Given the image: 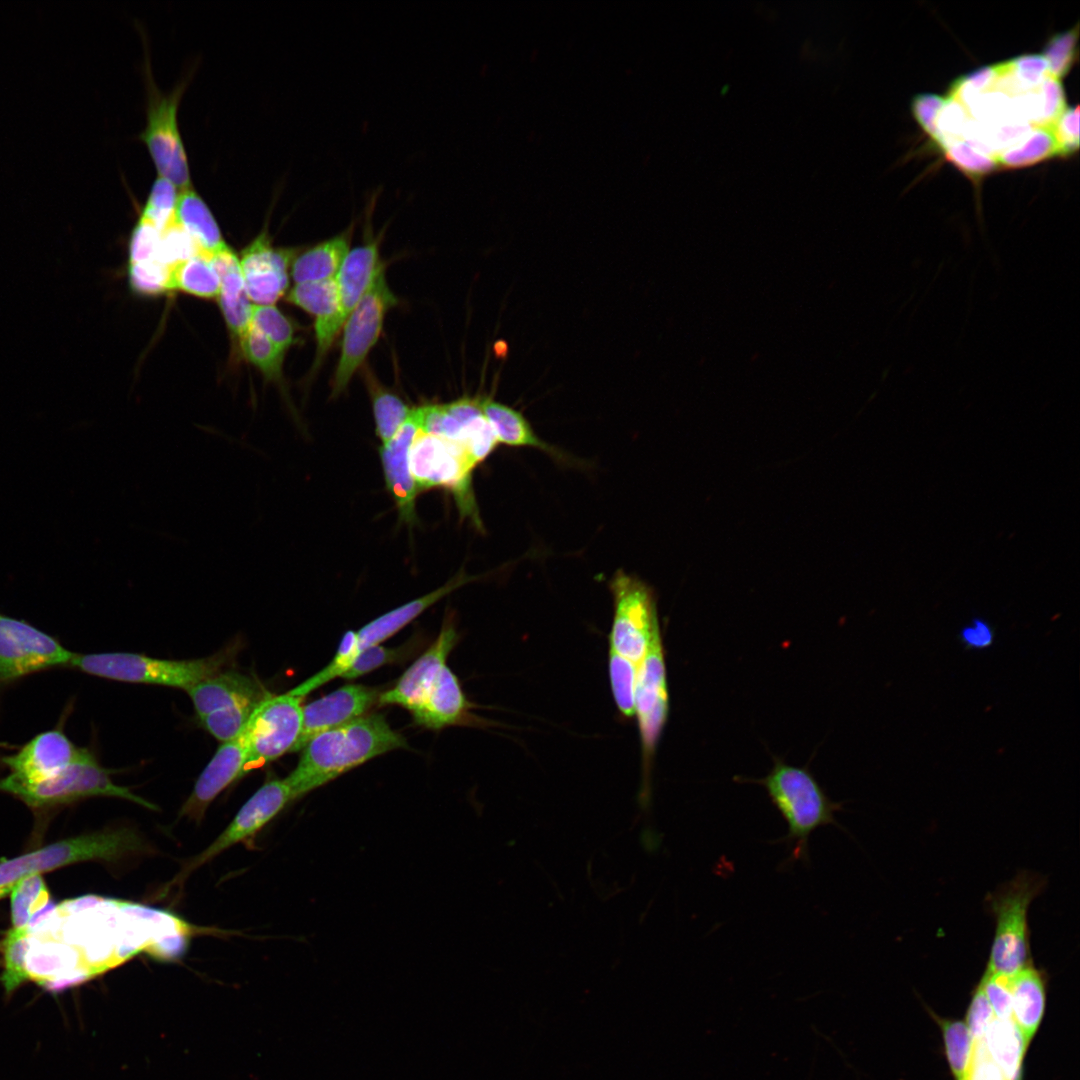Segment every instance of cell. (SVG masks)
<instances>
[{
  "mask_svg": "<svg viewBox=\"0 0 1080 1080\" xmlns=\"http://www.w3.org/2000/svg\"><path fill=\"white\" fill-rule=\"evenodd\" d=\"M406 747L405 738L383 715H364L312 738L284 780L294 800L379 755Z\"/></svg>",
  "mask_w": 1080,
  "mask_h": 1080,
  "instance_id": "cell-1",
  "label": "cell"
},
{
  "mask_svg": "<svg viewBox=\"0 0 1080 1080\" xmlns=\"http://www.w3.org/2000/svg\"><path fill=\"white\" fill-rule=\"evenodd\" d=\"M737 780L762 786L786 822L787 834L777 841L790 850L781 864L783 868L798 861L810 863L809 839L815 830L829 825L841 827L835 813L842 810L843 803L833 801L806 766L790 765L776 757L765 777Z\"/></svg>",
  "mask_w": 1080,
  "mask_h": 1080,
  "instance_id": "cell-2",
  "label": "cell"
},
{
  "mask_svg": "<svg viewBox=\"0 0 1080 1080\" xmlns=\"http://www.w3.org/2000/svg\"><path fill=\"white\" fill-rule=\"evenodd\" d=\"M240 650V642L231 643L208 657L168 660L146 655L106 652L73 654L68 668L83 673L130 683L155 684L187 690L199 681L227 669Z\"/></svg>",
  "mask_w": 1080,
  "mask_h": 1080,
  "instance_id": "cell-3",
  "label": "cell"
},
{
  "mask_svg": "<svg viewBox=\"0 0 1080 1080\" xmlns=\"http://www.w3.org/2000/svg\"><path fill=\"white\" fill-rule=\"evenodd\" d=\"M142 839L130 829L71 837L0 862V899L35 874L87 860H115L143 850Z\"/></svg>",
  "mask_w": 1080,
  "mask_h": 1080,
  "instance_id": "cell-4",
  "label": "cell"
},
{
  "mask_svg": "<svg viewBox=\"0 0 1080 1080\" xmlns=\"http://www.w3.org/2000/svg\"><path fill=\"white\" fill-rule=\"evenodd\" d=\"M112 771L102 767L89 749L54 776L36 783H22L3 777L0 792L10 794L35 809L52 808L94 797L123 798L149 809L157 807L134 794L129 788L116 785L111 779Z\"/></svg>",
  "mask_w": 1080,
  "mask_h": 1080,
  "instance_id": "cell-5",
  "label": "cell"
},
{
  "mask_svg": "<svg viewBox=\"0 0 1080 1080\" xmlns=\"http://www.w3.org/2000/svg\"><path fill=\"white\" fill-rule=\"evenodd\" d=\"M1044 885L1040 875L1021 872L987 897L996 929L986 971L1012 976L1032 964L1027 915Z\"/></svg>",
  "mask_w": 1080,
  "mask_h": 1080,
  "instance_id": "cell-6",
  "label": "cell"
},
{
  "mask_svg": "<svg viewBox=\"0 0 1080 1080\" xmlns=\"http://www.w3.org/2000/svg\"><path fill=\"white\" fill-rule=\"evenodd\" d=\"M409 465L419 492L446 490L454 497L461 517L483 529L473 490L476 466L460 445L419 430L410 447Z\"/></svg>",
  "mask_w": 1080,
  "mask_h": 1080,
  "instance_id": "cell-7",
  "label": "cell"
},
{
  "mask_svg": "<svg viewBox=\"0 0 1080 1080\" xmlns=\"http://www.w3.org/2000/svg\"><path fill=\"white\" fill-rule=\"evenodd\" d=\"M609 588L614 605L609 647L638 666L660 628L655 593L639 577L623 570L614 574Z\"/></svg>",
  "mask_w": 1080,
  "mask_h": 1080,
  "instance_id": "cell-8",
  "label": "cell"
},
{
  "mask_svg": "<svg viewBox=\"0 0 1080 1080\" xmlns=\"http://www.w3.org/2000/svg\"><path fill=\"white\" fill-rule=\"evenodd\" d=\"M146 124L139 134L159 176L181 191L192 187L190 167L179 131L177 113L184 82L163 93L149 80Z\"/></svg>",
  "mask_w": 1080,
  "mask_h": 1080,
  "instance_id": "cell-9",
  "label": "cell"
},
{
  "mask_svg": "<svg viewBox=\"0 0 1080 1080\" xmlns=\"http://www.w3.org/2000/svg\"><path fill=\"white\" fill-rule=\"evenodd\" d=\"M397 302L382 269L344 323L340 356L332 380L333 397L346 389L363 365L380 337L386 313Z\"/></svg>",
  "mask_w": 1080,
  "mask_h": 1080,
  "instance_id": "cell-10",
  "label": "cell"
},
{
  "mask_svg": "<svg viewBox=\"0 0 1080 1080\" xmlns=\"http://www.w3.org/2000/svg\"><path fill=\"white\" fill-rule=\"evenodd\" d=\"M669 712V695L665 654L660 628L650 643L649 649L638 665L635 693V716L638 719L642 771L643 794L650 793V775L659 739L665 727Z\"/></svg>",
  "mask_w": 1080,
  "mask_h": 1080,
  "instance_id": "cell-11",
  "label": "cell"
},
{
  "mask_svg": "<svg viewBox=\"0 0 1080 1080\" xmlns=\"http://www.w3.org/2000/svg\"><path fill=\"white\" fill-rule=\"evenodd\" d=\"M73 654L55 636L0 613V685L67 667Z\"/></svg>",
  "mask_w": 1080,
  "mask_h": 1080,
  "instance_id": "cell-12",
  "label": "cell"
},
{
  "mask_svg": "<svg viewBox=\"0 0 1080 1080\" xmlns=\"http://www.w3.org/2000/svg\"><path fill=\"white\" fill-rule=\"evenodd\" d=\"M302 720L301 697L287 692L263 699L244 728L247 739L244 774L291 752L300 736Z\"/></svg>",
  "mask_w": 1080,
  "mask_h": 1080,
  "instance_id": "cell-13",
  "label": "cell"
},
{
  "mask_svg": "<svg viewBox=\"0 0 1080 1080\" xmlns=\"http://www.w3.org/2000/svg\"><path fill=\"white\" fill-rule=\"evenodd\" d=\"M71 713L68 704L57 724L32 737L11 753L0 756L11 780L36 783L50 778L77 760L85 747L77 746L66 734L65 723Z\"/></svg>",
  "mask_w": 1080,
  "mask_h": 1080,
  "instance_id": "cell-14",
  "label": "cell"
},
{
  "mask_svg": "<svg viewBox=\"0 0 1080 1080\" xmlns=\"http://www.w3.org/2000/svg\"><path fill=\"white\" fill-rule=\"evenodd\" d=\"M292 800L290 788L284 779L265 782L239 809L226 829L187 865L182 875L256 834Z\"/></svg>",
  "mask_w": 1080,
  "mask_h": 1080,
  "instance_id": "cell-15",
  "label": "cell"
},
{
  "mask_svg": "<svg viewBox=\"0 0 1080 1080\" xmlns=\"http://www.w3.org/2000/svg\"><path fill=\"white\" fill-rule=\"evenodd\" d=\"M296 255L292 248L273 247L266 230L241 253L245 290L255 305H273L288 288V268Z\"/></svg>",
  "mask_w": 1080,
  "mask_h": 1080,
  "instance_id": "cell-16",
  "label": "cell"
},
{
  "mask_svg": "<svg viewBox=\"0 0 1080 1080\" xmlns=\"http://www.w3.org/2000/svg\"><path fill=\"white\" fill-rule=\"evenodd\" d=\"M380 693L360 684H347L303 706L300 736L291 752L301 751L316 735L364 716Z\"/></svg>",
  "mask_w": 1080,
  "mask_h": 1080,
  "instance_id": "cell-17",
  "label": "cell"
},
{
  "mask_svg": "<svg viewBox=\"0 0 1080 1080\" xmlns=\"http://www.w3.org/2000/svg\"><path fill=\"white\" fill-rule=\"evenodd\" d=\"M458 641V633L449 620L444 622L432 645L411 664L396 685L380 694V705H398L414 712L422 703L447 658Z\"/></svg>",
  "mask_w": 1080,
  "mask_h": 1080,
  "instance_id": "cell-18",
  "label": "cell"
},
{
  "mask_svg": "<svg viewBox=\"0 0 1080 1080\" xmlns=\"http://www.w3.org/2000/svg\"><path fill=\"white\" fill-rule=\"evenodd\" d=\"M419 430L418 413L414 408L395 435L379 450L386 487L396 503L400 519L409 525L416 521L419 494L410 471L409 452Z\"/></svg>",
  "mask_w": 1080,
  "mask_h": 1080,
  "instance_id": "cell-19",
  "label": "cell"
},
{
  "mask_svg": "<svg viewBox=\"0 0 1080 1080\" xmlns=\"http://www.w3.org/2000/svg\"><path fill=\"white\" fill-rule=\"evenodd\" d=\"M247 739L244 732L222 742L199 775L195 786L183 804L180 815L200 820L210 803L232 782L244 775Z\"/></svg>",
  "mask_w": 1080,
  "mask_h": 1080,
  "instance_id": "cell-20",
  "label": "cell"
},
{
  "mask_svg": "<svg viewBox=\"0 0 1080 1080\" xmlns=\"http://www.w3.org/2000/svg\"><path fill=\"white\" fill-rule=\"evenodd\" d=\"M287 301L314 316L316 362L319 363L345 323L340 313L335 277L298 283L288 292Z\"/></svg>",
  "mask_w": 1080,
  "mask_h": 1080,
  "instance_id": "cell-21",
  "label": "cell"
},
{
  "mask_svg": "<svg viewBox=\"0 0 1080 1080\" xmlns=\"http://www.w3.org/2000/svg\"><path fill=\"white\" fill-rule=\"evenodd\" d=\"M198 718L244 703H260L270 695L248 674L224 669L186 690Z\"/></svg>",
  "mask_w": 1080,
  "mask_h": 1080,
  "instance_id": "cell-22",
  "label": "cell"
},
{
  "mask_svg": "<svg viewBox=\"0 0 1080 1080\" xmlns=\"http://www.w3.org/2000/svg\"><path fill=\"white\" fill-rule=\"evenodd\" d=\"M220 278L219 306L234 342H239L251 323L250 300L245 290L240 262L226 246L211 255Z\"/></svg>",
  "mask_w": 1080,
  "mask_h": 1080,
  "instance_id": "cell-23",
  "label": "cell"
},
{
  "mask_svg": "<svg viewBox=\"0 0 1080 1080\" xmlns=\"http://www.w3.org/2000/svg\"><path fill=\"white\" fill-rule=\"evenodd\" d=\"M382 269L384 265L380 260L378 240L367 241L348 251L335 276L344 321Z\"/></svg>",
  "mask_w": 1080,
  "mask_h": 1080,
  "instance_id": "cell-24",
  "label": "cell"
},
{
  "mask_svg": "<svg viewBox=\"0 0 1080 1080\" xmlns=\"http://www.w3.org/2000/svg\"><path fill=\"white\" fill-rule=\"evenodd\" d=\"M469 703L456 675L445 665L420 706L411 714L415 723L429 729H442L462 721Z\"/></svg>",
  "mask_w": 1080,
  "mask_h": 1080,
  "instance_id": "cell-25",
  "label": "cell"
},
{
  "mask_svg": "<svg viewBox=\"0 0 1080 1080\" xmlns=\"http://www.w3.org/2000/svg\"><path fill=\"white\" fill-rule=\"evenodd\" d=\"M473 580L474 577L458 574L445 585L370 621L356 631L358 652L378 645L393 636L438 600Z\"/></svg>",
  "mask_w": 1080,
  "mask_h": 1080,
  "instance_id": "cell-26",
  "label": "cell"
},
{
  "mask_svg": "<svg viewBox=\"0 0 1080 1080\" xmlns=\"http://www.w3.org/2000/svg\"><path fill=\"white\" fill-rule=\"evenodd\" d=\"M1012 998V1020L1029 1045L1042 1021L1046 987L1043 975L1033 964L1008 976Z\"/></svg>",
  "mask_w": 1080,
  "mask_h": 1080,
  "instance_id": "cell-27",
  "label": "cell"
},
{
  "mask_svg": "<svg viewBox=\"0 0 1080 1080\" xmlns=\"http://www.w3.org/2000/svg\"><path fill=\"white\" fill-rule=\"evenodd\" d=\"M481 399L463 396L444 404L447 411L461 424L458 444L475 466L485 461L499 444L483 414Z\"/></svg>",
  "mask_w": 1080,
  "mask_h": 1080,
  "instance_id": "cell-28",
  "label": "cell"
},
{
  "mask_svg": "<svg viewBox=\"0 0 1080 1080\" xmlns=\"http://www.w3.org/2000/svg\"><path fill=\"white\" fill-rule=\"evenodd\" d=\"M481 408L499 444L530 447L563 459L561 452L537 436L518 410L490 398L481 399Z\"/></svg>",
  "mask_w": 1080,
  "mask_h": 1080,
  "instance_id": "cell-29",
  "label": "cell"
},
{
  "mask_svg": "<svg viewBox=\"0 0 1080 1080\" xmlns=\"http://www.w3.org/2000/svg\"><path fill=\"white\" fill-rule=\"evenodd\" d=\"M352 234L353 225L298 254L291 263V276L296 284L335 277L349 251Z\"/></svg>",
  "mask_w": 1080,
  "mask_h": 1080,
  "instance_id": "cell-30",
  "label": "cell"
},
{
  "mask_svg": "<svg viewBox=\"0 0 1080 1080\" xmlns=\"http://www.w3.org/2000/svg\"><path fill=\"white\" fill-rule=\"evenodd\" d=\"M176 217L197 244L200 254L210 257L227 246L210 208L193 186L179 191Z\"/></svg>",
  "mask_w": 1080,
  "mask_h": 1080,
  "instance_id": "cell-31",
  "label": "cell"
},
{
  "mask_svg": "<svg viewBox=\"0 0 1080 1080\" xmlns=\"http://www.w3.org/2000/svg\"><path fill=\"white\" fill-rule=\"evenodd\" d=\"M982 1040L989 1056L1007 1080H1021L1028 1044L1013 1020L994 1018Z\"/></svg>",
  "mask_w": 1080,
  "mask_h": 1080,
  "instance_id": "cell-32",
  "label": "cell"
},
{
  "mask_svg": "<svg viewBox=\"0 0 1080 1080\" xmlns=\"http://www.w3.org/2000/svg\"><path fill=\"white\" fill-rule=\"evenodd\" d=\"M171 285L172 290L204 299L218 298L220 293L219 275L210 257L200 253L172 267Z\"/></svg>",
  "mask_w": 1080,
  "mask_h": 1080,
  "instance_id": "cell-33",
  "label": "cell"
},
{
  "mask_svg": "<svg viewBox=\"0 0 1080 1080\" xmlns=\"http://www.w3.org/2000/svg\"><path fill=\"white\" fill-rule=\"evenodd\" d=\"M366 380L372 402L376 435L384 444L408 419L412 409L396 393L378 383L372 375L367 374Z\"/></svg>",
  "mask_w": 1080,
  "mask_h": 1080,
  "instance_id": "cell-34",
  "label": "cell"
},
{
  "mask_svg": "<svg viewBox=\"0 0 1080 1080\" xmlns=\"http://www.w3.org/2000/svg\"><path fill=\"white\" fill-rule=\"evenodd\" d=\"M12 928H29L50 904L49 890L40 874L27 877L10 892Z\"/></svg>",
  "mask_w": 1080,
  "mask_h": 1080,
  "instance_id": "cell-35",
  "label": "cell"
},
{
  "mask_svg": "<svg viewBox=\"0 0 1080 1080\" xmlns=\"http://www.w3.org/2000/svg\"><path fill=\"white\" fill-rule=\"evenodd\" d=\"M241 353L267 379L279 380L285 353L251 323L239 341Z\"/></svg>",
  "mask_w": 1080,
  "mask_h": 1080,
  "instance_id": "cell-36",
  "label": "cell"
},
{
  "mask_svg": "<svg viewBox=\"0 0 1080 1080\" xmlns=\"http://www.w3.org/2000/svg\"><path fill=\"white\" fill-rule=\"evenodd\" d=\"M945 1053L955 1080H967L974 1052V1040L963 1021L937 1018Z\"/></svg>",
  "mask_w": 1080,
  "mask_h": 1080,
  "instance_id": "cell-37",
  "label": "cell"
},
{
  "mask_svg": "<svg viewBox=\"0 0 1080 1080\" xmlns=\"http://www.w3.org/2000/svg\"><path fill=\"white\" fill-rule=\"evenodd\" d=\"M638 666L609 648V677L615 704L625 718L635 716Z\"/></svg>",
  "mask_w": 1080,
  "mask_h": 1080,
  "instance_id": "cell-38",
  "label": "cell"
},
{
  "mask_svg": "<svg viewBox=\"0 0 1080 1080\" xmlns=\"http://www.w3.org/2000/svg\"><path fill=\"white\" fill-rule=\"evenodd\" d=\"M1057 153L1058 147L1051 130L1035 128L1033 133L1023 140V144L1003 150L994 159L1005 167H1021Z\"/></svg>",
  "mask_w": 1080,
  "mask_h": 1080,
  "instance_id": "cell-39",
  "label": "cell"
},
{
  "mask_svg": "<svg viewBox=\"0 0 1080 1080\" xmlns=\"http://www.w3.org/2000/svg\"><path fill=\"white\" fill-rule=\"evenodd\" d=\"M358 654L356 631H347L343 635L337 652L329 664L288 692L303 698L334 678L342 677L351 667Z\"/></svg>",
  "mask_w": 1080,
  "mask_h": 1080,
  "instance_id": "cell-40",
  "label": "cell"
},
{
  "mask_svg": "<svg viewBox=\"0 0 1080 1080\" xmlns=\"http://www.w3.org/2000/svg\"><path fill=\"white\" fill-rule=\"evenodd\" d=\"M28 939L29 928H11L3 940V971L0 981L7 995L27 982L25 955L29 945Z\"/></svg>",
  "mask_w": 1080,
  "mask_h": 1080,
  "instance_id": "cell-41",
  "label": "cell"
},
{
  "mask_svg": "<svg viewBox=\"0 0 1080 1080\" xmlns=\"http://www.w3.org/2000/svg\"><path fill=\"white\" fill-rule=\"evenodd\" d=\"M251 324L284 353L297 342L295 324L274 305L252 304Z\"/></svg>",
  "mask_w": 1080,
  "mask_h": 1080,
  "instance_id": "cell-42",
  "label": "cell"
},
{
  "mask_svg": "<svg viewBox=\"0 0 1080 1080\" xmlns=\"http://www.w3.org/2000/svg\"><path fill=\"white\" fill-rule=\"evenodd\" d=\"M172 268L156 259L129 264L131 289L141 296H160L172 290Z\"/></svg>",
  "mask_w": 1080,
  "mask_h": 1080,
  "instance_id": "cell-43",
  "label": "cell"
},
{
  "mask_svg": "<svg viewBox=\"0 0 1080 1080\" xmlns=\"http://www.w3.org/2000/svg\"><path fill=\"white\" fill-rule=\"evenodd\" d=\"M200 253L191 236L181 226L177 217L166 224L160 232V240L155 259L173 267Z\"/></svg>",
  "mask_w": 1080,
  "mask_h": 1080,
  "instance_id": "cell-44",
  "label": "cell"
},
{
  "mask_svg": "<svg viewBox=\"0 0 1080 1080\" xmlns=\"http://www.w3.org/2000/svg\"><path fill=\"white\" fill-rule=\"evenodd\" d=\"M167 179L157 176L154 180L141 217L162 229L176 217V206L179 192Z\"/></svg>",
  "mask_w": 1080,
  "mask_h": 1080,
  "instance_id": "cell-45",
  "label": "cell"
},
{
  "mask_svg": "<svg viewBox=\"0 0 1080 1080\" xmlns=\"http://www.w3.org/2000/svg\"><path fill=\"white\" fill-rule=\"evenodd\" d=\"M412 649V646L408 643L396 648H388L380 644L371 646L357 655L351 667L342 677L345 679L358 678L383 665L400 661L402 658L407 657Z\"/></svg>",
  "mask_w": 1080,
  "mask_h": 1080,
  "instance_id": "cell-46",
  "label": "cell"
},
{
  "mask_svg": "<svg viewBox=\"0 0 1080 1080\" xmlns=\"http://www.w3.org/2000/svg\"><path fill=\"white\" fill-rule=\"evenodd\" d=\"M942 147L948 160L973 177L988 173L997 164L993 157L976 150L966 141L953 140Z\"/></svg>",
  "mask_w": 1080,
  "mask_h": 1080,
  "instance_id": "cell-47",
  "label": "cell"
},
{
  "mask_svg": "<svg viewBox=\"0 0 1080 1080\" xmlns=\"http://www.w3.org/2000/svg\"><path fill=\"white\" fill-rule=\"evenodd\" d=\"M1078 27L1060 34L1054 35L1044 48L1043 57L1048 63L1050 74L1057 79L1062 77L1071 67L1075 56Z\"/></svg>",
  "mask_w": 1080,
  "mask_h": 1080,
  "instance_id": "cell-48",
  "label": "cell"
},
{
  "mask_svg": "<svg viewBox=\"0 0 1080 1080\" xmlns=\"http://www.w3.org/2000/svg\"><path fill=\"white\" fill-rule=\"evenodd\" d=\"M160 232L155 224L140 217L129 242V264L155 259L160 240Z\"/></svg>",
  "mask_w": 1080,
  "mask_h": 1080,
  "instance_id": "cell-49",
  "label": "cell"
},
{
  "mask_svg": "<svg viewBox=\"0 0 1080 1080\" xmlns=\"http://www.w3.org/2000/svg\"><path fill=\"white\" fill-rule=\"evenodd\" d=\"M994 1016L1000 1020L1012 1019V998L1008 976L986 971L980 982Z\"/></svg>",
  "mask_w": 1080,
  "mask_h": 1080,
  "instance_id": "cell-50",
  "label": "cell"
},
{
  "mask_svg": "<svg viewBox=\"0 0 1080 1080\" xmlns=\"http://www.w3.org/2000/svg\"><path fill=\"white\" fill-rule=\"evenodd\" d=\"M1078 106L1062 112L1051 127L1052 135L1058 147V153H1072L1079 145Z\"/></svg>",
  "mask_w": 1080,
  "mask_h": 1080,
  "instance_id": "cell-51",
  "label": "cell"
},
{
  "mask_svg": "<svg viewBox=\"0 0 1080 1080\" xmlns=\"http://www.w3.org/2000/svg\"><path fill=\"white\" fill-rule=\"evenodd\" d=\"M995 1018L993 1010L988 1002V999L984 993L982 986H977L972 996L968 1011H967V1027L972 1035L974 1042L983 1039V1036Z\"/></svg>",
  "mask_w": 1080,
  "mask_h": 1080,
  "instance_id": "cell-52",
  "label": "cell"
},
{
  "mask_svg": "<svg viewBox=\"0 0 1080 1080\" xmlns=\"http://www.w3.org/2000/svg\"><path fill=\"white\" fill-rule=\"evenodd\" d=\"M944 98L937 95H918L913 99L912 111L921 127L932 137L936 138L935 121L944 105Z\"/></svg>",
  "mask_w": 1080,
  "mask_h": 1080,
  "instance_id": "cell-53",
  "label": "cell"
},
{
  "mask_svg": "<svg viewBox=\"0 0 1080 1080\" xmlns=\"http://www.w3.org/2000/svg\"><path fill=\"white\" fill-rule=\"evenodd\" d=\"M973 1058L967 1080H1007L989 1056L983 1040L974 1042Z\"/></svg>",
  "mask_w": 1080,
  "mask_h": 1080,
  "instance_id": "cell-54",
  "label": "cell"
},
{
  "mask_svg": "<svg viewBox=\"0 0 1080 1080\" xmlns=\"http://www.w3.org/2000/svg\"><path fill=\"white\" fill-rule=\"evenodd\" d=\"M963 644L970 649H983L991 646L994 639L992 627L986 621L975 618L960 633Z\"/></svg>",
  "mask_w": 1080,
  "mask_h": 1080,
  "instance_id": "cell-55",
  "label": "cell"
}]
</instances>
